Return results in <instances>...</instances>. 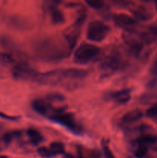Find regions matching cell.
<instances>
[{"label": "cell", "mask_w": 157, "mask_h": 158, "mask_svg": "<svg viewBox=\"0 0 157 158\" xmlns=\"http://www.w3.org/2000/svg\"><path fill=\"white\" fill-rule=\"evenodd\" d=\"M35 56L38 60L46 63H57L69 57L72 49L66 40H58L48 37L36 42L34 46Z\"/></svg>", "instance_id": "1"}, {"label": "cell", "mask_w": 157, "mask_h": 158, "mask_svg": "<svg viewBox=\"0 0 157 158\" xmlns=\"http://www.w3.org/2000/svg\"><path fill=\"white\" fill-rule=\"evenodd\" d=\"M88 71L78 68H60L40 73L36 83L46 86L60 85L65 80H80L88 76Z\"/></svg>", "instance_id": "2"}, {"label": "cell", "mask_w": 157, "mask_h": 158, "mask_svg": "<svg viewBox=\"0 0 157 158\" xmlns=\"http://www.w3.org/2000/svg\"><path fill=\"white\" fill-rule=\"evenodd\" d=\"M100 52L101 49L96 45L83 43L80 44L74 52L73 60L78 64H87L97 58Z\"/></svg>", "instance_id": "3"}, {"label": "cell", "mask_w": 157, "mask_h": 158, "mask_svg": "<svg viewBox=\"0 0 157 158\" xmlns=\"http://www.w3.org/2000/svg\"><path fill=\"white\" fill-rule=\"evenodd\" d=\"M52 121L62 125L68 130L72 131L75 134H80L83 131L81 127L75 121V118L71 114L63 110H54L49 116Z\"/></svg>", "instance_id": "4"}, {"label": "cell", "mask_w": 157, "mask_h": 158, "mask_svg": "<svg viewBox=\"0 0 157 158\" xmlns=\"http://www.w3.org/2000/svg\"><path fill=\"white\" fill-rule=\"evenodd\" d=\"M109 27L101 20H93L88 25L86 29V38L93 43L103 41L109 32Z\"/></svg>", "instance_id": "5"}, {"label": "cell", "mask_w": 157, "mask_h": 158, "mask_svg": "<svg viewBox=\"0 0 157 158\" xmlns=\"http://www.w3.org/2000/svg\"><path fill=\"white\" fill-rule=\"evenodd\" d=\"M12 77L17 80L36 83L40 72L26 63H18L14 65L12 70Z\"/></svg>", "instance_id": "6"}, {"label": "cell", "mask_w": 157, "mask_h": 158, "mask_svg": "<svg viewBox=\"0 0 157 158\" xmlns=\"http://www.w3.org/2000/svg\"><path fill=\"white\" fill-rule=\"evenodd\" d=\"M101 68L106 71H117L126 66V61L118 52H112L101 62Z\"/></svg>", "instance_id": "7"}, {"label": "cell", "mask_w": 157, "mask_h": 158, "mask_svg": "<svg viewBox=\"0 0 157 158\" xmlns=\"http://www.w3.org/2000/svg\"><path fill=\"white\" fill-rule=\"evenodd\" d=\"M123 41L127 46L129 52L134 56H138L141 52L143 47V43L141 40L139 34H136L133 30L126 31L123 35Z\"/></svg>", "instance_id": "8"}, {"label": "cell", "mask_w": 157, "mask_h": 158, "mask_svg": "<svg viewBox=\"0 0 157 158\" xmlns=\"http://www.w3.org/2000/svg\"><path fill=\"white\" fill-rule=\"evenodd\" d=\"M115 24L125 31H132L137 25V20L134 17L126 13H115L112 16Z\"/></svg>", "instance_id": "9"}, {"label": "cell", "mask_w": 157, "mask_h": 158, "mask_svg": "<svg viewBox=\"0 0 157 158\" xmlns=\"http://www.w3.org/2000/svg\"><path fill=\"white\" fill-rule=\"evenodd\" d=\"M60 3L59 2H46L47 6L46 7V10L49 12L51 18V22L54 25H60L63 23L66 20L65 15L63 12L58 9L56 4Z\"/></svg>", "instance_id": "10"}, {"label": "cell", "mask_w": 157, "mask_h": 158, "mask_svg": "<svg viewBox=\"0 0 157 158\" xmlns=\"http://www.w3.org/2000/svg\"><path fill=\"white\" fill-rule=\"evenodd\" d=\"M107 98L115 101L119 104H126L130 100L131 89L129 88L113 91L108 94Z\"/></svg>", "instance_id": "11"}, {"label": "cell", "mask_w": 157, "mask_h": 158, "mask_svg": "<svg viewBox=\"0 0 157 158\" xmlns=\"http://www.w3.org/2000/svg\"><path fill=\"white\" fill-rule=\"evenodd\" d=\"M22 136V131H12L6 132L0 136V151H2L9 148L15 139L18 138Z\"/></svg>", "instance_id": "12"}, {"label": "cell", "mask_w": 157, "mask_h": 158, "mask_svg": "<svg viewBox=\"0 0 157 158\" xmlns=\"http://www.w3.org/2000/svg\"><path fill=\"white\" fill-rule=\"evenodd\" d=\"M143 117V113L142 112V110H132L126 113L122 117L120 123L123 126H129V125L132 124V123L141 120Z\"/></svg>", "instance_id": "13"}, {"label": "cell", "mask_w": 157, "mask_h": 158, "mask_svg": "<svg viewBox=\"0 0 157 158\" xmlns=\"http://www.w3.org/2000/svg\"><path fill=\"white\" fill-rule=\"evenodd\" d=\"M32 107L37 114L42 116H48L51 111L50 104L43 99H35L32 102Z\"/></svg>", "instance_id": "14"}, {"label": "cell", "mask_w": 157, "mask_h": 158, "mask_svg": "<svg viewBox=\"0 0 157 158\" xmlns=\"http://www.w3.org/2000/svg\"><path fill=\"white\" fill-rule=\"evenodd\" d=\"M141 40L144 43H152L157 39V26H151L144 32L139 34Z\"/></svg>", "instance_id": "15"}, {"label": "cell", "mask_w": 157, "mask_h": 158, "mask_svg": "<svg viewBox=\"0 0 157 158\" xmlns=\"http://www.w3.org/2000/svg\"><path fill=\"white\" fill-rule=\"evenodd\" d=\"M157 143V135L151 134H143L139 137L136 140L137 145H143V146L149 147L151 145L155 144Z\"/></svg>", "instance_id": "16"}, {"label": "cell", "mask_w": 157, "mask_h": 158, "mask_svg": "<svg viewBox=\"0 0 157 158\" xmlns=\"http://www.w3.org/2000/svg\"><path fill=\"white\" fill-rule=\"evenodd\" d=\"M27 135L29 140L33 145H38L43 140V136L36 129L29 128L27 130Z\"/></svg>", "instance_id": "17"}, {"label": "cell", "mask_w": 157, "mask_h": 158, "mask_svg": "<svg viewBox=\"0 0 157 158\" xmlns=\"http://www.w3.org/2000/svg\"><path fill=\"white\" fill-rule=\"evenodd\" d=\"M132 14L134 15V18L135 19H140L143 20V21H146V20L149 19L151 18L152 15H150L149 12H148L146 9H145L144 8L142 7H138L135 8L134 9H132Z\"/></svg>", "instance_id": "18"}, {"label": "cell", "mask_w": 157, "mask_h": 158, "mask_svg": "<svg viewBox=\"0 0 157 158\" xmlns=\"http://www.w3.org/2000/svg\"><path fill=\"white\" fill-rule=\"evenodd\" d=\"M49 148L52 150L55 156L59 155V154H64L66 153L65 152V145L62 142H52L49 145Z\"/></svg>", "instance_id": "19"}, {"label": "cell", "mask_w": 157, "mask_h": 158, "mask_svg": "<svg viewBox=\"0 0 157 158\" xmlns=\"http://www.w3.org/2000/svg\"><path fill=\"white\" fill-rule=\"evenodd\" d=\"M37 153L38 155L42 158H52L55 157L54 153L52 152V150L49 148V147L42 146L37 149Z\"/></svg>", "instance_id": "20"}, {"label": "cell", "mask_w": 157, "mask_h": 158, "mask_svg": "<svg viewBox=\"0 0 157 158\" xmlns=\"http://www.w3.org/2000/svg\"><path fill=\"white\" fill-rule=\"evenodd\" d=\"M0 63L3 65L14 64L15 63V59L10 53L0 51Z\"/></svg>", "instance_id": "21"}, {"label": "cell", "mask_w": 157, "mask_h": 158, "mask_svg": "<svg viewBox=\"0 0 157 158\" xmlns=\"http://www.w3.org/2000/svg\"><path fill=\"white\" fill-rule=\"evenodd\" d=\"M148 153V148L143 145H138L134 151V155L137 158H143Z\"/></svg>", "instance_id": "22"}, {"label": "cell", "mask_w": 157, "mask_h": 158, "mask_svg": "<svg viewBox=\"0 0 157 158\" xmlns=\"http://www.w3.org/2000/svg\"><path fill=\"white\" fill-rule=\"evenodd\" d=\"M46 100L48 102L52 101V102H62L65 100L64 96L62 94H58V93H54V94H49L46 96Z\"/></svg>", "instance_id": "23"}, {"label": "cell", "mask_w": 157, "mask_h": 158, "mask_svg": "<svg viewBox=\"0 0 157 158\" xmlns=\"http://www.w3.org/2000/svg\"><path fill=\"white\" fill-rule=\"evenodd\" d=\"M88 5L90 6L91 8L94 9H98V10H101L105 8V2L102 1H87L86 2Z\"/></svg>", "instance_id": "24"}, {"label": "cell", "mask_w": 157, "mask_h": 158, "mask_svg": "<svg viewBox=\"0 0 157 158\" xmlns=\"http://www.w3.org/2000/svg\"><path fill=\"white\" fill-rule=\"evenodd\" d=\"M146 117L149 118H157V103L151 106L146 112Z\"/></svg>", "instance_id": "25"}, {"label": "cell", "mask_w": 157, "mask_h": 158, "mask_svg": "<svg viewBox=\"0 0 157 158\" xmlns=\"http://www.w3.org/2000/svg\"><path fill=\"white\" fill-rule=\"evenodd\" d=\"M0 118L4 119V120H10V121H16V120H19L20 117H17V116H11L8 115V114H5L0 111Z\"/></svg>", "instance_id": "26"}, {"label": "cell", "mask_w": 157, "mask_h": 158, "mask_svg": "<svg viewBox=\"0 0 157 158\" xmlns=\"http://www.w3.org/2000/svg\"><path fill=\"white\" fill-rule=\"evenodd\" d=\"M103 153H104L105 157L106 158H115L114 157L113 154H112V151L110 150L109 147L108 146L107 144H103Z\"/></svg>", "instance_id": "27"}, {"label": "cell", "mask_w": 157, "mask_h": 158, "mask_svg": "<svg viewBox=\"0 0 157 158\" xmlns=\"http://www.w3.org/2000/svg\"><path fill=\"white\" fill-rule=\"evenodd\" d=\"M151 73H152V74H153L154 76H155L157 77V60L152 64V68H151Z\"/></svg>", "instance_id": "28"}, {"label": "cell", "mask_w": 157, "mask_h": 158, "mask_svg": "<svg viewBox=\"0 0 157 158\" xmlns=\"http://www.w3.org/2000/svg\"><path fill=\"white\" fill-rule=\"evenodd\" d=\"M63 158H78V157H76L75 156L72 155V154H69V153H65V154H63Z\"/></svg>", "instance_id": "29"}, {"label": "cell", "mask_w": 157, "mask_h": 158, "mask_svg": "<svg viewBox=\"0 0 157 158\" xmlns=\"http://www.w3.org/2000/svg\"><path fill=\"white\" fill-rule=\"evenodd\" d=\"M0 158H7L6 156H3V155H0Z\"/></svg>", "instance_id": "30"}, {"label": "cell", "mask_w": 157, "mask_h": 158, "mask_svg": "<svg viewBox=\"0 0 157 158\" xmlns=\"http://www.w3.org/2000/svg\"><path fill=\"white\" fill-rule=\"evenodd\" d=\"M155 7H156V9H157V2H156V3H155Z\"/></svg>", "instance_id": "31"}, {"label": "cell", "mask_w": 157, "mask_h": 158, "mask_svg": "<svg viewBox=\"0 0 157 158\" xmlns=\"http://www.w3.org/2000/svg\"><path fill=\"white\" fill-rule=\"evenodd\" d=\"M156 119H157V118H156Z\"/></svg>", "instance_id": "32"}]
</instances>
